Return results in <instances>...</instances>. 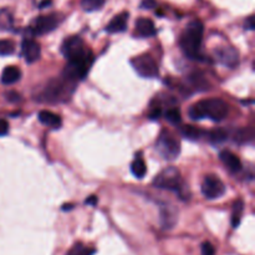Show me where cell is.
Masks as SVG:
<instances>
[{
  "mask_svg": "<svg viewBox=\"0 0 255 255\" xmlns=\"http://www.w3.org/2000/svg\"><path fill=\"white\" fill-rule=\"evenodd\" d=\"M229 114V106L222 99H207L192 105L188 115L192 120L211 119L214 122H222Z\"/></svg>",
  "mask_w": 255,
  "mask_h": 255,
  "instance_id": "6da1fadb",
  "label": "cell"
},
{
  "mask_svg": "<svg viewBox=\"0 0 255 255\" xmlns=\"http://www.w3.org/2000/svg\"><path fill=\"white\" fill-rule=\"evenodd\" d=\"M204 25L201 20L188 22L179 39V46L187 57L193 60L201 59V45L203 40Z\"/></svg>",
  "mask_w": 255,
  "mask_h": 255,
  "instance_id": "7a4b0ae2",
  "label": "cell"
},
{
  "mask_svg": "<svg viewBox=\"0 0 255 255\" xmlns=\"http://www.w3.org/2000/svg\"><path fill=\"white\" fill-rule=\"evenodd\" d=\"M76 82L71 80L65 79H52L46 82L44 89L41 90L37 100L41 102H47V104H61L66 102L74 94Z\"/></svg>",
  "mask_w": 255,
  "mask_h": 255,
  "instance_id": "3957f363",
  "label": "cell"
},
{
  "mask_svg": "<svg viewBox=\"0 0 255 255\" xmlns=\"http://www.w3.org/2000/svg\"><path fill=\"white\" fill-rule=\"evenodd\" d=\"M92 62H94V54L89 49L85 54L74 57L71 60H67V65L65 66L62 76L74 82L85 79L86 75L89 74Z\"/></svg>",
  "mask_w": 255,
  "mask_h": 255,
  "instance_id": "277c9868",
  "label": "cell"
},
{
  "mask_svg": "<svg viewBox=\"0 0 255 255\" xmlns=\"http://www.w3.org/2000/svg\"><path fill=\"white\" fill-rule=\"evenodd\" d=\"M156 149L164 159L173 161L181 153V143L178 139L168 131L162 132L156 142Z\"/></svg>",
  "mask_w": 255,
  "mask_h": 255,
  "instance_id": "5b68a950",
  "label": "cell"
},
{
  "mask_svg": "<svg viewBox=\"0 0 255 255\" xmlns=\"http://www.w3.org/2000/svg\"><path fill=\"white\" fill-rule=\"evenodd\" d=\"M153 186L157 188L167 189V191L179 192L182 188L181 173L176 167H168L154 178Z\"/></svg>",
  "mask_w": 255,
  "mask_h": 255,
  "instance_id": "8992f818",
  "label": "cell"
},
{
  "mask_svg": "<svg viewBox=\"0 0 255 255\" xmlns=\"http://www.w3.org/2000/svg\"><path fill=\"white\" fill-rule=\"evenodd\" d=\"M131 64L132 66H133L134 71H136L141 77L153 79V77L158 76V65H157L156 60L152 57V55L142 54L139 55V56L133 57V59L131 60Z\"/></svg>",
  "mask_w": 255,
  "mask_h": 255,
  "instance_id": "52a82bcc",
  "label": "cell"
},
{
  "mask_svg": "<svg viewBox=\"0 0 255 255\" xmlns=\"http://www.w3.org/2000/svg\"><path fill=\"white\" fill-rule=\"evenodd\" d=\"M62 17L59 14H47L37 16L36 19L32 20L31 25H30V31L36 36H41V35L49 34V32L54 31L61 22Z\"/></svg>",
  "mask_w": 255,
  "mask_h": 255,
  "instance_id": "ba28073f",
  "label": "cell"
},
{
  "mask_svg": "<svg viewBox=\"0 0 255 255\" xmlns=\"http://www.w3.org/2000/svg\"><path fill=\"white\" fill-rule=\"evenodd\" d=\"M224 193H226V186L219 177L214 174H208L204 177L203 183H202V194L204 198L214 201V199L221 198Z\"/></svg>",
  "mask_w": 255,
  "mask_h": 255,
  "instance_id": "9c48e42d",
  "label": "cell"
},
{
  "mask_svg": "<svg viewBox=\"0 0 255 255\" xmlns=\"http://www.w3.org/2000/svg\"><path fill=\"white\" fill-rule=\"evenodd\" d=\"M87 46L84 40L80 36H70L64 40L61 45V52L65 59L71 60L74 57L80 56L87 51Z\"/></svg>",
  "mask_w": 255,
  "mask_h": 255,
  "instance_id": "30bf717a",
  "label": "cell"
},
{
  "mask_svg": "<svg viewBox=\"0 0 255 255\" xmlns=\"http://www.w3.org/2000/svg\"><path fill=\"white\" fill-rule=\"evenodd\" d=\"M214 55H216L217 60L224 66L229 67V69H234L238 66L239 64V52L236 47L232 46H222L214 50Z\"/></svg>",
  "mask_w": 255,
  "mask_h": 255,
  "instance_id": "8fae6325",
  "label": "cell"
},
{
  "mask_svg": "<svg viewBox=\"0 0 255 255\" xmlns=\"http://www.w3.org/2000/svg\"><path fill=\"white\" fill-rule=\"evenodd\" d=\"M21 54L27 64L36 62L41 55V47L39 42L31 39H24L21 42Z\"/></svg>",
  "mask_w": 255,
  "mask_h": 255,
  "instance_id": "7c38bea8",
  "label": "cell"
},
{
  "mask_svg": "<svg viewBox=\"0 0 255 255\" xmlns=\"http://www.w3.org/2000/svg\"><path fill=\"white\" fill-rule=\"evenodd\" d=\"M128 12L124 11L121 14L116 15L111 19V21L107 24L106 31L110 34H119V32H124L127 29V22H128Z\"/></svg>",
  "mask_w": 255,
  "mask_h": 255,
  "instance_id": "4fadbf2b",
  "label": "cell"
},
{
  "mask_svg": "<svg viewBox=\"0 0 255 255\" xmlns=\"http://www.w3.org/2000/svg\"><path fill=\"white\" fill-rule=\"evenodd\" d=\"M156 26L151 19L147 17H139L136 21V30L134 34L139 37H151L156 35Z\"/></svg>",
  "mask_w": 255,
  "mask_h": 255,
  "instance_id": "5bb4252c",
  "label": "cell"
},
{
  "mask_svg": "<svg viewBox=\"0 0 255 255\" xmlns=\"http://www.w3.org/2000/svg\"><path fill=\"white\" fill-rule=\"evenodd\" d=\"M177 223V209L172 206H162L161 208V224L163 229H171Z\"/></svg>",
  "mask_w": 255,
  "mask_h": 255,
  "instance_id": "9a60e30c",
  "label": "cell"
},
{
  "mask_svg": "<svg viewBox=\"0 0 255 255\" xmlns=\"http://www.w3.org/2000/svg\"><path fill=\"white\" fill-rule=\"evenodd\" d=\"M39 121L41 122L42 125H45V126L54 129H59L60 127L62 126L61 117H60L59 115L54 114V112L46 111V110L39 112Z\"/></svg>",
  "mask_w": 255,
  "mask_h": 255,
  "instance_id": "2e32d148",
  "label": "cell"
},
{
  "mask_svg": "<svg viewBox=\"0 0 255 255\" xmlns=\"http://www.w3.org/2000/svg\"><path fill=\"white\" fill-rule=\"evenodd\" d=\"M219 158L227 166V168L231 172H239L242 169V162L233 152L231 151H222L221 154H219Z\"/></svg>",
  "mask_w": 255,
  "mask_h": 255,
  "instance_id": "e0dca14e",
  "label": "cell"
},
{
  "mask_svg": "<svg viewBox=\"0 0 255 255\" xmlns=\"http://www.w3.org/2000/svg\"><path fill=\"white\" fill-rule=\"evenodd\" d=\"M21 77V71L16 66H7L5 67L1 74V82L4 85H12L17 82Z\"/></svg>",
  "mask_w": 255,
  "mask_h": 255,
  "instance_id": "ac0fdd59",
  "label": "cell"
},
{
  "mask_svg": "<svg viewBox=\"0 0 255 255\" xmlns=\"http://www.w3.org/2000/svg\"><path fill=\"white\" fill-rule=\"evenodd\" d=\"M181 133L184 138L189 139V141H198L203 137L204 132L199 129L198 127L191 126V125H186L181 128Z\"/></svg>",
  "mask_w": 255,
  "mask_h": 255,
  "instance_id": "d6986e66",
  "label": "cell"
},
{
  "mask_svg": "<svg viewBox=\"0 0 255 255\" xmlns=\"http://www.w3.org/2000/svg\"><path fill=\"white\" fill-rule=\"evenodd\" d=\"M131 172L136 178L142 179L147 173V167L143 159L141 157L134 158V161L131 163Z\"/></svg>",
  "mask_w": 255,
  "mask_h": 255,
  "instance_id": "ffe728a7",
  "label": "cell"
},
{
  "mask_svg": "<svg viewBox=\"0 0 255 255\" xmlns=\"http://www.w3.org/2000/svg\"><path fill=\"white\" fill-rule=\"evenodd\" d=\"M243 209H244V203L242 199H239V201H237L236 203H234L233 214H232V226H233V228H237V227L239 226V223H241Z\"/></svg>",
  "mask_w": 255,
  "mask_h": 255,
  "instance_id": "44dd1931",
  "label": "cell"
},
{
  "mask_svg": "<svg viewBox=\"0 0 255 255\" xmlns=\"http://www.w3.org/2000/svg\"><path fill=\"white\" fill-rule=\"evenodd\" d=\"M106 0H81V6L85 11H97L105 5Z\"/></svg>",
  "mask_w": 255,
  "mask_h": 255,
  "instance_id": "7402d4cb",
  "label": "cell"
},
{
  "mask_svg": "<svg viewBox=\"0 0 255 255\" xmlns=\"http://www.w3.org/2000/svg\"><path fill=\"white\" fill-rule=\"evenodd\" d=\"M96 253L95 249L87 248L82 243H76L69 252H67L66 255H94Z\"/></svg>",
  "mask_w": 255,
  "mask_h": 255,
  "instance_id": "603a6c76",
  "label": "cell"
},
{
  "mask_svg": "<svg viewBox=\"0 0 255 255\" xmlns=\"http://www.w3.org/2000/svg\"><path fill=\"white\" fill-rule=\"evenodd\" d=\"M254 138V132L252 127H247V128L241 129V131L237 133L236 139L239 143H249V142L253 141Z\"/></svg>",
  "mask_w": 255,
  "mask_h": 255,
  "instance_id": "cb8c5ba5",
  "label": "cell"
},
{
  "mask_svg": "<svg viewBox=\"0 0 255 255\" xmlns=\"http://www.w3.org/2000/svg\"><path fill=\"white\" fill-rule=\"evenodd\" d=\"M208 137L212 143H223L228 138V133L224 129H213L212 132H209Z\"/></svg>",
  "mask_w": 255,
  "mask_h": 255,
  "instance_id": "d4e9b609",
  "label": "cell"
},
{
  "mask_svg": "<svg viewBox=\"0 0 255 255\" xmlns=\"http://www.w3.org/2000/svg\"><path fill=\"white\" fill-rule=\"evenodd\" d=\"M12 25V16L7 10H0V30H9Z\"/></svg>",
  "mask_w": 255,
  "mask_h": 255,
  "instance_id": "484cf974",
  "label": "cell"
},
{
  "mask_svg": "<svg viewBox=\"0 0 255 255\" xmlns=\"http://www.w3.org/2000/svg\"><path fill=\"white\" fill-rule=\"evenodd\" d=\"M166 119L167 121L171 122L172 125H178L182 121V115L177 107H172V109L167 110L166 112Z\"/></svg>",
  "mask_w": 255,
  "mask_h": 255,
  "instance_id": "4316f807",
  "label": "cell"
},
{
  "mask_svg": "<svg viewBox=\"0 0 255 255\" xmlns=\"http://www.w3.org/2000/svg\"><path fill=\"white\" fill-rule=\"evenodd\" d=\"M15 50L14 42L10 40H0V56L11 55Z\"/></svg>",
  "mask_w": 255,
  "mask_h": 255,
  "instance_id": "83f0119b",
  "label": "cell"
},
{
  "mask_svg": "<svg viewBox=\"0 0 255 255\" xmlns=\"http://www.w3.org/2000/svg\"><path fill=\"white\" fill-rule=\"evenodd\" d=\"M191 81H192V84H193L194 87H199L201 90H206L207 81L202 76H198V75L191 76Z\"/></svg>",
  "mask_w": 255,
  "mask_h": 255,
  "instance_id": "f1b7e54d",
  "label": "cell"
},
{
  "mask_svg": "<svg viewBox=\"0 0 255 255\" xmlns=\"http://www.w3.org/2000/svg\"><path fill=\"white\" fill-rule=\"evenodd\" d=\"M162 115V109L159 106H154L152 107L151 111L148 114V119L149 120H158Z\"/></svg>",
  "mask_w": 255,
  "mask_h": 255,
  "instance_id": "f546056e",
  "label": "cell"
},
{
  "mask_svg": "<svg viewBox=\"0 0 255 255\" xmlns=\"http://www.w3.org/2000/svg\"><path fill=\"white\" fill-rule=\"evenodd\" d=\"M202 255H214V247L209 242L202 244Z\"/></svg>",
  "mask_w": 255,
  "mask_h": 255,
  "instance_id": "4dcf8cb0",
  "label": "cell"
},
{
  "mask_svg": "<svg viewBox=\"0 0 255 255\" xmlns=\"http://www.w3.org/2000/svg\"><path fill=\"white\" fill-rule=\"evenodd\" d=\"M9 132V124L5 120L0 119V137L5 136Z\"/></svg>",
  "mask_w": 255,
  "mask_h": 255,
  "instance_id": "1f68e13d",
  "label": "cell"
},
{
  "mask_svg": "<svg viewBox=\"0 0 255 255\" xmlns=\"http://www.w3.org/2000/svg\"><path fill=\"white\" fill-rule=\"evenodd\" d=\"M6 99H7V101H10V102H17V101H20V95L16 94L15 91H10L6 94Z\"/></svg>",
  "mask_w": 255,
  "mask_h": 255,
  "instance_id": "d6a6232c",
  "label": "cell"
},
{
  "mask_svg": "<svg viewBox=\"0 0 255 255\" xmlns=\"http://www.w3.org/2000/svg\"><path fill=\"white\" fill-rule=\"evenodd\" d=\"M244 26H246V29H248V30H254L255 25H254V16H253V15H252V16H249L248 19H247Z\"/></svg>",
  "mask_w": 255,
  "mask_h": 255,
  "instance_id": "836d02e7",
  "label": "cell"
},
{
  "mask_svg": "<svg viewBox=\"0 0 255 255\" xmlns=\"http://www.w3.org/2000/svg\"><path fill=\"white\" fill-rule=\"evenodd\" d=\"M97 201H99V199H97L96 196H90V198H87L86 201H85V203L90 204V206H96Z\"/></svg>",
  "mask_w": 255,
  "mask_h": 255,
  "instance_id": "e575fe53",
  "label": "cell"
},
{
  "mask_svg": "<svg viewBox=\"0 0 255 255\" xmlns=\"http://www.w3.org/2000/svg\"><path fill=\"white\" fill-rule=\"evenodd\" d=\"M154 5H156V2H154L153 0H144L142 6L146 7V9H152V7H154Z\"/></svg>",
  "mask_w": 255,
  "mask_h": 255,
  "instance_id": "d590c367",
  "label": "cell"
},
{
  "mask_svg": "<svg viewBox=\"0 0 255 255\" xmlns=\"http://www.w3.org/2000/svg\"><path fill=\"white\" fill-rule=\"evenodd\" d=\"M50 4H51V0H44V1H41V4H40V9H44L45 6H49Z\"/></svg>",
  "mask_w": 255,
  "mask_h": 255,
  "instance_id": "8d00e7d4",
  "label": "cell"
},
{
  "mask_svg": "<svg viewBox=\"0 0 255 255\" xmlns=\"http://www.w3.org/2000/svg\"><path fill=\"white\" fill-rule=\"evenodd\" d=\"M70 209H72V204H64L62 206V211H70Z\"/></svg>",
  "mask_w": 255,
  "mask_h": 255,
  "instance_id": "74e56055",
  "label": "cell"
}]
</instances>
